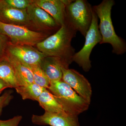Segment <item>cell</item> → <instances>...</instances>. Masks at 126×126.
Masks as SVG:
<instances>
[{"mask_svg":"<svg viewBox=\"0 0 126 126\" xmlns=\"http://www.w3.org/2000/svg\"><path fill=\"white\" fill-rule=\"evenodd\" d=\"M9 52L11 55L27 65L39 64L46 56L30 46H12L9 48Z\"/></svg>","mask_w":126,"mask_h":126,"instance_id":"10","label":"cell"},{"mask_svg":"<svg viewBox=\"0 0 126 126\" xmlns=\"http://www.w3.org/2000/svg\"><path fill=\"white\" fill-rule=\"evenodd\" d=\"M39 65L50 83L62 80L63 73L61 68L63 66L66 67L59 59L56 57L46 56Z\"/></svg>","mask_w":126,"mask_h":126,"instance_id":"12","label":"cell"},{"mask_svg":"<svg viewBox=\"0 0 126 126\" xmlns=\"http://www.w3.org/2000/svg\"><path fill=\"white\" fill-rule=\"evenodd\" d=\"M37 101L46 112L67 114L54 95L47 89L44 90Z\"/></svg>","mask_w":126,"mask_h":126,"instance_id":"14","label":"cell"},{"mask_svg":"<svg viewBox=\"0 0 126 126\" xmlns=\"http://www.w3.org/2000/svg\"><path fill=\"white\" fill-rule=\"evenodd\" d=\"M85 37L83 47L75 54L73 61L78 64L84 72H88L92 68L90 59L91 53L95 46L100 44L102 40L101 35L98 28V18L93 10L92 23Z\"/></svg>","mask_w":126,"mask_h":126,"instance_id":"5","label":"cell"},{"mask_svg":"<svg viewBox=\"0 0 126 126\" xmlns=\"http://www.w3.org/2000/svg\"><path fill=\"white\" fill-rule=\"evenodd\" d=\"M27 65L30 68L33 74L34 82L42 87L48 89L50 84L49 80L39 64Z\"/></svg>","mask_w":126,"mask_h":126,"instance_id":"18","label":"cell"},{"mask_svg":"<svg viewBox=\"0 0 126 126\" xmlns=\"http://www.w3.org/2000/svg\"><path fill=\"white\" fill-rule=\"evenodd\" d=\"M15 89L23 100L29 99L37 101L41 94L46 88L42 87L34 82L25 86H19Z\"/></svg>","mask_w":126,"mask_h":126,"instance_id":"15","label":"cell"},{"mask_svg":"<svg viewBox=\"0 0 126 126\" xmlns=\"http://www.w3.org/2000/svg\"><path fill=\"white\" fill-rule=\"evenodd\" d=\"M9 88H10V86L5 82L0 79V94H1L3 90Z\"/></svg>","mask_w":126,"mask_h":126,"instance_id":"22","label":"cell"},{"mask_svg":"<svg viewBox=\"0 0 126 126\" xmlns=\"http://www.w3.org/2000/svg\"><path fill=\"white\" fill-rule=\"evenodd\" d=\"M32 123L40 126H80L78 116L66 113H52L45 112L42 115H33Z\"/></svg>","mask_w":126,"mask_h":126,"instance_id":"8","label":"cell"},{"mask_svg":"<svg viewBox=\"0 0 126 126\" xmlns=\"http://www.w3.org/2000/svg\"><path fill=\"white\" fill-rule=\"evenodd\" d=\"M5 2L10 7L19 10H25L33 1L29 0H6Z\"/></svg>","mask_w":126,"mask_h":126,"instance_id":"19","label":"cell"},{"mask_svg":"<svg viewBox=\"0 0 126 126\" xmlns=\"http://www.w3.org/2000/svg\"><path fill=\"white\" fill-rule=\"evenodd\" d=\"M7 60L14 68L18 87L34 83L33 74L27 64L11 55Z\"/></svg>","mask_w":126,"mask_h":126,"instance_id":"13","label":"cell"},{"mask_svg":"<svg viewBox=\"0 0 126 126\" xmlns=\"http://www.w3.org/2000/svg\"><path fill=\"white\" fill-rule=\"evenodd\" d=\"M12 94V91L10 90L6 92L0 96V116L3 108L7 106L13 98Z\"/></svg>","mask_w":126,"mask_h":126,"instance_id":"20","label":"cell"},{"mask_svg":"<svg viewBox=\"0 0 126 126\" xmlns=\"http://www.w3.org/2000/svg\"><path fill=\"white\" fill-rule=\"evenodd\" d=\"M61 70L63 73L62 80L69 85L77 94L90 104L92 90L91 84L88 79L74 69L63 66Z\"/></svg>","mask_w":126,"mask_h":126,"instance_id":"7","label":"cell"},{"mask_svg":"<svg viewBox=\"0 0 126 126\" xmlns=\"http://www.w3.org/2000/svg\"><path fill=\"white\" fill-rule=\"evenodd\" d=\"M27 9L29 19L41 27L48 30L61 27L49 14L34 3H32Z\"/></svg>","mask_w":126,"mask_h":126,"instance_id":"11","label":"cell"},{"mask_svg":"<svg viewBox=\"0 0 126 126\" xmlns=\"http://www.w3.org/2000/svg\"><path fill=\"white\" fill-rule=\"evenodd\" d=\"M0 33L9 37L14 43L22 45L31 46L40 42L45 36L18 25L0 21Z\"/></svg>","mask_w":126,"mask_h":126,"instance_id":"6","label":"cell"},{"mask_svg":"<svg viewBox=\"0 0 126 126\" xmlns=\"http://www.w3.org/2000/svg\"><path fill=\"white\" fill-rule=\"evenodd\" d=\"M115 4L113 0H103L93 7V9L100 20L98 28L102 40L99 44H110L113 53L122 55L126 52V44L125 40L116 33L113 25L111 12Z\"/></svg>","mask_w":126,"mask_h":126,"instance_id":"2","label":"cell"},{"mask_svg":"<svg viewBox=\"0 0 126 126\" xmlns=\"http://www.w3.org/2000/svg\"><path fill=\"white\" fill-rule=\"evenodd\" d=\"M71 0H38L34 1L54 19L60 26L65 25V7Z\"/></svg>","mask_w":126,"mask_h":126,"instance_id":"9","label":"cell"},{"mask_svg":"<svg viewBox=\"0 0 126 126\" xmlns=\"http://www.w3.org/2000/svg\"><path fill=\"white\" fill-rule=\"evenodd\" d=\"M22 119V116H17L8 120H0V126H18Z\"/></svg>","mask_w":126,"mask_h":126,"instance_id":"21","label":"cell"},{"mask_svg":"<svg viewBox=\"0 0 126 126\" xmlns=\"http://www.w3.org/2000/svg\"><path fill=\"white\" fill-rule=\"evenodd\" d=\"M4 39L3 36L0 34V54L1 53L3 50L4 45Z\"/></svg>","mask_w":126,"mask_h":126,"instance_id":"23","label":"cell"},{"mask_svg":"<svg viewBox=\"0 0 126 126\" xmlns=\"http://www.w3.org/2000/svg\"><path fill=\"white\" fill-rule=\"evenodd\" d=\"M65 25L85 37L90 28L93 7L86 0H72L65 7Z\"/></svg>","mask_w":126,"mask_h":126,"instance_id":"4","label":"cell"},{"mask_svg":"<svg viewBox=\"0 0 126 126\" xmlns=\"http://www.w3.org/2000/svg\"><path fill=\"white\" fill-rule=\"evenodd\" d=\"M47 89L54 95L67 114L78 116L89 107L90 104L62 80L50 83Z\"/></svg>","mask_w":126,"mask_h":126,"instance_id":"3","label":"cell"},{"mask_svg":"<svg viewBox=\"0 0 126 126\" xmlns=\"http://www.w3.org/2000/svg\"><path fill=\"white\" fill-rule=\"evenodd\" d=\"M77 32L67 25L62 26L53 34L37 43L36 46L46 56L58 58L68 68L75 53L71 43Z\"/></svg>","mask_w":126,"mask_h":126,"instance_id":"1","label":"cell"},{"mask_svg":"<svg viewBox=\"0 0 126 126\" xmlns=\"http://www.w3.org/2000/svg\"><path fill=\"white\" fill-rule=\"evenodd\" d=\"M0 79L5 82L10 88L18 87L14 68L9 61H0Z\"/></svg>","mask_w":126,"mask_h":126,"instance_id":"16","label":"cell"},{"mask_svg":"<svg viewBox=\"0 0 126 126\" xmlns=\"http://www.w3.org/2000/svg\"><path fill=\"white\" fill-rule=\"evenodd\" d=\"M1 12L5 18L14 23H24L30 20L26 10H19L7 5L2 9Z\"/></svg>","mask_w":126,"mask_h":126,"instance_id":"17","label":"cell"}]
</instances>
